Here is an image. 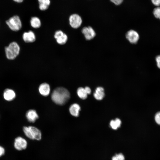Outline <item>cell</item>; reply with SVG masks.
<instances>
[{"instance_id": "6da1fadb", "label": "cell", "mask_w": 160, "mask_h": 160, "mask_svg": "<svg viewBox=\"0 0 160 160\" xmlns=\"http://www.w3.org/2000/svg\"><path fill=\"white\" fill-rule=\"evenodd\" d=\"M70 93L66 88L62 87L55 88L51 95L53 101L57 104L63 105L66 103L70 98Z\"/></svg>"}, {"instance_id": "7a4b0ae2", "label": "cell", "mask_w": 160, "mask_h": 160, "mask_svg": "<svg viewBox=\"0 0 160 160\" xmlns=\"http://www.w3.org/2000/svg\"><path fill=\"white\" fill-rule=\"evenodd\" d=\"M23 130L25 136L31 140L39 141L41 139L42 134L41 131L35 127H24Z\"/></svg>"}, {"instance_id": "3957f363", "label": "cell", "mask_w": 160, "mask_h": 160, "mask_svg": "<svg viewBox=\"0 0 160 160\" xmlns=\"http://www.w3.org/2000/svg\"><path fill=\"white\" fill-rule=\"evenodd\" d=\"M20 49V46L17 42L15 41L11 42L5 48L7 58L10 60L15 59L19 54Z\"/></svg>"}, {"instance_id": "277c9868", "label": "cell", "mask_w": 160, "mask_h": 160, "mask_svg": "<svg viewBox=\"0 0 160 160\" xmlns=\"http://www.w3.org/2000/svg\"><path fill=\"white\" fill-rule=\"evenodd\" d=\"M6 23L9 28L13 31H18L22 28L21 21L17 15H15L10 17L6 21Z\"/></svg>"}, {"instance_id": "5b68a950", "label": "cell", "mask_w": 160, "mask_h": 160, "mask_svg": "<svg viewBox=\"0 0 160 160\" xmlns=\"http://www.w3.org/2000/svg\"><path fill=\"white\" fill-rule=\"evenodd\" d=\"M69 20L71 26L75 29L79 27L82 23L81 17L79 15L76 13L71 15L69 16Z\"/></svg>"}, {"instance_id": "8992f818", "label": "cell", "mask_w": 160, "mask_h": 160, "mask_svg": "<svg viewBox=\"0 0 160 160\" xmlns=\"http://www.w3.org/2000/svg\"><path fill=\"white\" fill-rule=\"evenodd\" d=\"M26 140L21 137H18L15 138L14 143L15 148L18 151L25 149L27 146Z\"/></svg>"}, {"instance_id": "52a82bcc", "label": "cell", "mask_w": 160, "mask_h": 160, "mask_svg": "<svg viewBox=\"0 0 160 160\" xmlns=\"http://www.w3.org/2000/svg\"><path fill=\"white\" fill-rule=\"evenodd\" d=\"M126 37L128 41L132 44L137 43L139 38V36L138 33L133 30L128 31L126 33Z\"/></svg>"}, {"instance_id": "ba28073f", "label": "cell", "mask_w": 160, "mask_h": 160, "mask_svg": "<svg viewBox=\"0 0 160 160\" xmlns=\"http://www.w3.org/2000/svg\"><path fill=\"white\" fill-rule=\"evenodd\" d=\"M54 37L57 43L61 45L65 44L68 40L67 35L61 30L57 31L55 32Z\"/></svg>"}, {"instance_id": "9c48e42d", "label": "cell", "mask_w": 160, "mask_h": 160, "mask_svg": "<svg viewBox=\"0 0 160 160\" xmlns=\"http://www.w3.org/2000/svg\"><path fill=\"white\" fill-rule=\"evenodd\" d=\"M81 32L87 40L92 39L96 35L95 31L91 26L84 27L82 29Z\"/></svg>"}, {"instance_id": "30bf717a", "label": "cell", "mask_w": 160, "mask_h": 160, "mask_svg": "<svg viewBox=\"0 0 160 160\" xmlns=\"http://www.w3.org/2000/svg\"><path fill=\"white\" fill-rule=\"evenodd\" d=\"M15 92L10 89H6L4 92L3 96L4 99L6 101H10L13 100L16 97Z\"/></svg>"}, {"instance_id": "8fae6325", "label": "cell", "mask_w": 160, "mask_h": 160, "mask_svg": "<svg viewBox=\"0 0 160 160\" xmlns=\"http://www.w3.org/2000/svg\"><path fill=\"white\" fill-rule=\"evenodd\" d=\"M26 117L28 121L31 123H34L39 118V116L36 110L30 109L26 113Z\"/></svg>"}, {"instance_id": "7c38bea8", "label": "cell", "mask_w": 160, "mask_h": 160, "mask_svg": "<svg viewBox=\"0 0 160 160\" xmlns=\"http://www.w3.org/2000/svg\"><path fill=\"white\" fill-rule=\"evenodd\" d=\"M23 39L26 43H32L36 40V36L34 32L30 31L24 32L23 35Z\"/></svg>"}, {"instance_id": "4fadbf2b", "label": "cell", "mask_w": 160, "mask_h": 160, "mask_svg": "<svg viewBox=\"0 0 160 160\" xmlns=\"http://www.w3.org/2000/svg\"><path fill=\"white\" fill-rule=\"evenodd\" d=\"M39 90L40 93L42 96H47L50 93V87L47 83H44L41 84L39 86Z\"/></svg>"}, {"instance_id": "5bb4252c", "label": "cell", "mask_w": 160, "mask_h": 160, "mask_svg": "<svg viewBox=\"0 0 160 160\" xmlns=\"http://www.w3.org/2000/svg\"><path fill=\"white\" fill-rule=\"evenodd\" d=\"M80 110V106L76 103H73L71 105L69 108V111L70 114L72 116L76 117L79 116Z\"/></svg>"}, {"instance_id": "9a60e30c", "label": "cell", "mask_w": 160, "mask_h": 160, "mask_svg": "<svg viewBox=\"0 0 160 160\" xmlns=\"http://www.w3.org/2000/svg\"><path fill=\"white\" fill-rule=\"evenodd\" d=\"M93 95L95 98L97 100H101L105 96L104 89L101 87H98L96 88L95 92Z\"/></svg>"}, {"instance_id": "2e32d148", "label": "cell", "mask_w": 160, "mask_h": 160, "mask_svg": "<svg viewBox=\"0 0 160 160\" xmlns=\"http://www.w3.org/2000/svg\"><path fill=\"white\" fill-rule=\"evenodd\" d=\"M39 8L41 11L47 10L49 7L51 3L50 0H38Z\"/></svg>"}, {"instance_id": "e0dca14e", "label": "cell", "mask_w": 160, "mask_h": 160, "mask_svg": "<svg viewBox=\"0 0 160 160\" xmlns=\"http://www.w3.org/2000/svg\"><path fill=\"white\" fill-rule=\"evenodd\" d=\"M30 23L31 26L35 28H39L41 25L40 20L39 17L36 16L31 18Z\"/></svg>"}, {"instance_id": "ac0fdd59", "label": "cell", "mask_w": 160, "mask_h": 160, "mask_svg": "<svg viewBox=\"0 0 160 160\" xmlns=\"http://www.w3.org/2000/svg\"><path fill=\"white\" fill-rule=\"evenodd\" d=\"M77 93L79 97L81 99L84 100L87 97V94L84 88L79 87L77 89Z\"/></svg>"}, {"instance_id": "d6986e66", "label": "cell", "mask_w": 160, "mask_h": 160, "mask_svg": "<svg viewBox=\"0 0 160 160\" xmlns=\"http://www.w3.org/2000/svg\"><path fill=\"white\" fill-rule=\"evenodd\" d=\"M121 124V121L120 120L116 118L114 120H112L110 122V125L111 127L114 129H116L120 127Z\"/></svg>"}, {"instance_id": "ffe728a7", "label": "cell", "mask_w": 160, "mask_h": 160, "mask_svg": "<svg viewBox=\"0 0 160 160\" xmlns=\"http://www.w3.org/2000/svg\"><path fill=\"white\" fill-rule=\"evenodd\" d=\"M153 13L156 18H159L160 20V7H158L154 8Z\"/></svg>"}, {"instance_id": "44dd1931", "label": "cell", "mask_w": 160, "mask_h": 160, "mask_svg": "<svg viewBox=\"0 0 160 160\" xmlns=\"http://www.w3.org/2000/svg\"><path fill=\"white\" fill-rule=\"evenodd\" d=\"M155 119L156 123L160 125V111L156 113L155 116Z\"/></svg>"}, {"instance_id": "7402d4cb", "label": "cell", "mask_w": 160, "mask_h": 160, "mask_svg": "<svg viewBox=\"0 0 160 160\" xmlns=\"http://www.w3.org/2000/svg\"><path fill=\"white\" fill-rule=\"evenodd\" d=\"M110 1L116 5H118L121 4L123 0H110Z\"/></svg>"}, {"instance_id": "603a6c76", "label": "cell", "mask_w": 160, "mask_h": 160, "mask_svg": "<svg viewBox=\"0 0 160 160\" xmlns=\"http://www.w3.org/2000/svg\"><path fill=\"white\" fill-rule=\"evenodd\" d=\"M118 160H124V157L121 153L117 154L115 156Z\"/></svg>"}, {"instance_id": "cb8c5ba5", "label": "cell", "mask_w": 160, "mask_h": 160, "mask_svg": "<svg viewBox=\"0 0 160 160\" xmlns=\"http://www.w3.org/2000/svg\"><path fill=\"white\" fill-rule=\"evenodd\" d=\"M152 3L155 6L159 7L160 6V0H151Z\"/></svg>"}, {"instance_id": "d4e9b609", "label": "cell", "mask_w": 160, "mask_h": 160, "mask_svg": "<svg viewBox=\"0 0 160 160\" xmlns=\"http://www.w3.org/2000/svg\"><path fill=\"white\" fill-rule=\"evenodd\" d=\"M156 60L157 63V65L158 68L160 69V55L157 56Z\"/></svg>"}, {"instance_id": "484cf974", "label": "cell", "mask_w": 160, "mask_h": 160, "mask_svg": "<svg viewBox=\"0 0 160 160\" xmlns=\"http://www.w3.org/2000/svg\"><path fill=\"white\" fill-rule=\"evenodd\" d=\"M5 152V151L4 148L0 145V157L3 155Z\"/></svg>"}, {"instance_id": "4316f807", "label": "cell", "mask_w": 160, "mask_h": 160, "mask_svg": "<svg viewBox=\"0 0 160 160\" xmlns=\"http://www.w3.org/2000/svg\"><path fill=\"white\" fill-rule=\"evenodd\" d=\"M84 88L87 95L90 94L91 93V90L89 87H86Z\"/></svg>"}, {"instance_id": "83f0119b", "label": "cell", "mask_w": 160, "mask_h": 160, "mask_svg": "<svg viewBox=\"0 0 160 160\" xmlns=\"http://www.w3.org/2000/svg\"><path fill=\"white\" fill-rule=\"evenodd\" d=\"M24 0H13L14 1L18 3H20L23 1Z\"/></svg>"}, {"instance_id": "f1b7e54d", "label": "cell", "mask_w": 160, "mask_h": 160, "mask_svg": "<svg viewBox=\"0 0 160 160\" xmlns=\"http://www.w3.org/2000/svg\"><path fill=\"white\" fill-rule=\"evenodd\" d=\"M112 160H118L115 156H113L112 158Z\"/></svg>"}]
</instances>
